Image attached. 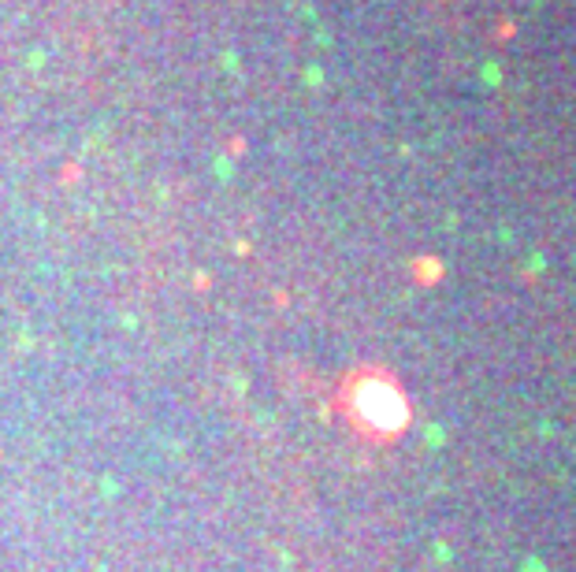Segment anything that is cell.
<instances>
[{"label":"cell","mask_w":576,"mask_h":572,"mask_svg":"<svg viewBox=\"0 0 576 572\" xmlns=\"http://www.w3.org/2000/svg\"><path fill=\"white\" fill-rule=\"evenodd\" d=\"M338 409L346 424L368 442H391L409 424V401L383 372H353L338 390Z\"/></svg>","instance_id":"obj_1"}]
</instances>
